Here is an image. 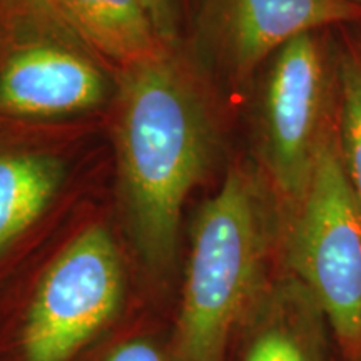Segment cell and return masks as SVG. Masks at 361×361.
Segmentation results:
<instances>
[{
	"mask_svg": "<svg viewBox=\"0 0 361 361\" xmlns=\"http://www.w3.org/2000/svg\"><path fill=\"white\" fill-rule=\"evenodd\" d=\"M84 47L119 69L168 51L146 0H44Z\"/></svg>",
	"mask_w": 361,
	"mask_h": 361,
	"instance_id": "cell-8",
	"label": "cell"
},
{
	"mask_svg": "<svg viewBox=\"0 0 361 361\" xmlns=\"http://www.w3.org/2000/svg\"><path fill=\"white\" fill-rule=\"evenodd\" d=\"M124 298V269L109 229L92 224L44 271L22 328L25 361H69L106 328Z\"/></svg>",
	"mask_w": 361,
	"mask_h": 361,
	"instance_id": "cell-5",
	"label": "cell"
},
{
	"mask_svg": "<svg viewBox=\"0 0 361 361\" xmlns=\"http://www.w3.org/2000/svg\"><path fill=\"white\" fill-rule=\"evenodd\" d=\"M340 117L338 141L341 159L361 204V45L350 44L338 52Z\"/></svg>",
	"mask_w": 361,
	"mask_h": 361,
	"instance_id": "cell-10",
	"label": "cell"
},
{
	"mask_svg": "<svg viewBox=\"0 0 361 361\" xmlns=\"http://www.w3.org/2000/svg\"><path fill=\"white\" fill-rule=\"evenodd\" d=\"M255 107L256 166L291 211L338 130L340 66L324 30L293 39L263 66Z\"/></svg>",
	"mask_w": 361,
	"mask_h": 361,
	"instance_id": "cell-3",
	"label": "cell"
},
{
	"mask_svg": "<svg viewBox=\"0 0 361 361\" xmlns=\"http://www.w3.org/2000/svg\"><path fill=\"white\" fill-rule=\"evenodd\" d=\"M245 361H310L301 343L284 326H269L251 343Z\"/></svg>",
	"mask_w": 361,
	"mask_h": 361,
	"instance_id": "cell-11",
	"label": "cell"
},
{
	"mask_svg": "<svg viewBox=\"0 0 361 361\" xmlns=\"http://www.w3.org/2000/svg\"><path fill=\"white\" fill-rule=\"evenodd\" d=\"M104 361H164V358L152 343L146 340H133L112 350Z\"/></svg>",
	"mask_w": 361,
	"mask_h": 361,
	"instance_id": "cell-13",
	"label": "cell"
},
{
	"mask_svg": "<svg viewBox=\"0 0 361 361\" xmlns=\"http://www.w3.org/2000/svg\"><path fill=\"white\" fill-rule=\"evenodd\" d=\"M64 178V162L51 152L0 151V255L40 218Z\"/></svg>",
	"mask_w": 361,
	"mask_h": 361,
	"instance_id": "cell-9",
	"label": "cell"
},
{
	"mask_svg": "<svg viewBox=\"0 0 361 361\" xmlns=\"http://www.w3.org/2000/svg\"><path fill=\"white\" fill-rule=\"evenodd\" d=\"M350 22H361L350 0H197L192 42L216 75L241 85L293 39Z\"/></svg>",
	"mask_w": 361,
	"mask_h": 361,
	"instance_id": "cell-6",
	"label": "cell"
},
{
	"mask_svg": "<svg viewBox=\"0 0 361 361\" xmlns=\"http://www.w3.org/2000/svg\"><path fill=\"white\" fill-rule=\"evenodd\" d=\"M350 2H353V4H356V6L361 7V0H350Z\"/></svg>",
	"mask_w": 361,
	"mask_h": 361,
	"instance_id": "cell-14",
	"label": "cell"
},
{
	"mask_svg": "<svg viewBox=\"0 0 361 361\" xmlns=\"http://www.w3.org/2000/svg\"><path fill=\"white\" fill-rule=\"evenodd\" d=\"M117 186L144 263L171 268L184 202L213 166L218 124L196 67L176 47L117 74Z\"/></svg>",
	"mask_w": 361,
	"mask_h": 361,
	"instance_id": "cell-1",
	"label": "cell"
},
{
	"mask_svg": "<svg viewBox=\"0 0 361 361\" xmlns=\"http://www.w3.org/2000/svg\"><path fill=\"white\" fill-rule=\"evenodd\" d=\"M27 35L0 64V114L54 119L97 109L109 80L96 61L61 37L67 27L44 0H22Z\"/></svg>",
	"mask_w": 361,
	"mask_h": 361,
	"instance_id": "cell-7",
	"label": "cell"
},
{
	"mask_svg": "<svg viewBox=\"0 0 361 361\" xmlns=\"http://www.w3.org/2000/svg\"><path fill=\"white\" fill-rule=\"evenodd\" d=\"M286 211L256 164H234L197 211L174 335L176 361H223L229 338L264 293Z\"/></svg>",
	"mask_w": 361,
	"mask_h": 361,
	"instance_id": "cell-2",
	"label": "cell"
},
{
	"mask_svg": "<svg viewBox=\"0 0 361 361\" xmlns=\"http://www.w3.org/2000/svg\"><path fill=\"white\" fill-rule=\"evenodd\" d=\"M146 2L162 42L168 47H176L179 24L188 0H146Z\"/></svg>",
	"mask_w": 361,
	"mask_h": 361,
	"instance_id": "cell-12",
	"label": "cell"
},
{
	"mask_svg": "<svg viewBox=\"0 0 361 361\" xmlns=\"http://www.w3.org/2000/svg\"><path fill=\"white\" fill-rule=\"evenodd\" d=\"M296 279L326 316L350 355L361 353V204L341 159L338 130L316 162L310 186L284 221Z\"/></svg>",
	"mask_w": 361,
	"mask_h": 361,
	"instance_id": "cell-4",
	"label": "cell"
}]
</instances>
